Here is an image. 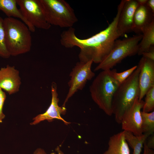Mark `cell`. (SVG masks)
<instances>
[{"mask_svg":"<svg viewBox=\"0 0 154 154\" xmlns=\"http://www.w3.org/2000/svg\"><path fill=\"white\" fill-rule=\"evenodd\" d=\"M140 68L138 65L135 70L125 81L121 84L114 96L112 103L113 114L116 122L121 124L125 112L139 98L140 90L139 75Z\"/></svg>","mask_w":154,"mask_h":154,"instance_id":"obj_3","label":"cell"},{"mask_svg":"<svg viewBox=\"0 0 154 154\" xmlns=\"http://www.w3.org/2000/svg\"><path fill=\"white\" fill-rule=\"evenodd\" d=\"M51 91L52 99L50 106L45 112L39 114L33 118L34 121L30 123L31 125H36L45 120L50 122L55 119L62 120L66 124L70 123L61 116V115L66 114V109L65 107L60 106L58 105L59 99L58 98L57 85L54 82L52 83Z\"/></svg>","mask_w":154,"mask_h":154,"instance_id":"obj_10","label":"cell"},{"mask_svg":"<svg viewBox=\"0 0 154 154\" xmlns=\"http://www.w3.org/2000/svg\"><path fill=\"white\" fill-rule=\"evenodd\" d=\"M142 34V37L139 44V55L154 47V20L143 29Z\"/></svg>","mask_w":154,"mask_h":154,"instance_id":"obj_17","label":"cell"},{"mask_svg":"<svg viewBox=\"0 0 154 154\" xmlns=\"http://www.w3.org/2000/svg\"><path fill=\"white\" fill-rule=\"evenodd\" d=\"M144 102L137 98L132 106L124 114L121 124L123 131L130 132L136 136H140L142 133L141 125L142 118L141 110Z\"/></svg>","mask_w":154,"mask_h":154,"instance_id":"obj_9","label":"cell"},{"mask_svg":"<svg viewBox=\"0 0 154 154\" xmlns=\"http://www.w3.org/2000/svg\"><path fill=\"white\" fill-rule=\"evenodd\" d=\"M47 22L61 28L72 27L78 21L73 8L64 0H39Z\"/></svg>","mask_w":154,"mask_h":154,"instance_id":"obj_5","label":"cell"},{"mask_svg":"<svg viewBox=\"0 0 154 154\" xmlns=\"http://www.w3.org/2000/svg\"><path fill=\"white\" fill-rule=\"evenodd\" d=\"M141 55L143 57L154 61V47L149 51L143 52Z\"/></svg>","mask_w":154,"mask_h":154,"instance_id":"obj_25","label":"cell"},{"mask_svg":"<svg viewBox=\"0 0 154 154\" xmlns=\"http://www.w3.org/2000/svg\"><path fill=\"white\" fill-rule=\"evenodd\" d=\"M137 67V65H136L124 71L119 73L117 72L116 70H113V77L120 84L131 75L136 69Z\"/></svg>","mask_w":154,"mask_h":154,"instance_id":"obj_22","label":"cell"},{"mask_svg":"<svg viewBox=\"0 0 154 154\" xmlns=\"http://www.w3.org/2000/svg\"><path fill=\"white\" fill-rule=\"evenodd\" d=\"M17 0H0V10L7 17H15L20 19L28 27L31 32H34L35 28L23 16L17 7Z\"/></svg>","mask_w":154,"mask_h":154,"instance_id":"obj_16","label":"cell"},{"mask_svg":"<svg viewBox=\"0 0 154 154\" xmlns=\"http://www.w3.org/2000/svg\"><path fill=\"white\" fill-rule=\"evenodd\" d=\"M120 84L114 79L113 70H103L94 79L89 88L93 101L108 116L113 114L112 103Z\"/></svg>","mask_w":154,"mask_h":154,"instance_id":"obj_4","label":"cell"},{"mask_svg":"<svg viewBox=\"0 0 154 154\" xmlns=\"http://www.w3.org/2000/svg\"><path fill=\"white\" fill-rule=\"evenodd\" d=\"M124 137L127 142L133 149V154H141L144 144L149 135L143 134L140 136H136L132 133L123 131Z\"/></svg>","mask_w":154,"mask_h":154,"instance_id":"obj_18","label":"cell"},{"mask_svg":"<svg viewBox=\"0 0 154 154\" xmlns=\"http://www.w3.org/2000/svg\"><path fill=\"white\" fill-rule=\"evenodd\" d=\"M138 5L137 0H125L117 25L118 30L122 36L133 31L134 14Z\"/></svg>","mask_w":154,"mask_h":154,"instance_id":"obj_13","label":"cell"},{"mask_svg":"<svg viewBox=\"0 0 154 154\" xmlns=\"http://www.w3.org/2000/svg\"><path fill=\"white\" fill-rule=\"evenodd\" d=\"M139 5H144L146 4L147 0H137Z\"/></svg>","mask_w":154,"mask_h":154,"instance_id":"obj_29","label":"cell"},{"mask_svg":"<svg viewBox=\"0 0 154 154\" xmlns=\"http://www.w3.org/2000/svg\"><path fill=\"white\" fill-rule=\"evenodd\" d=\"M103 154H130L123 131L114 134L110 137L108 149Z\"/></svg>","mask_w":154,"mask_h":154,"instance_id":"obj_15","label":"cell"},{"mask_svg":"<svg viewBox=\"0 0 154 154\" xmlns=\"http://www.w3.org/2000/svg\"><path fill=\"white\" fill-rule=\"evenodd\" d=\"M145 96V101L142 108V111L149 113L154 111V86L151 88Z\"/></svg>","mask_w":154,"mask_h":154,"instance_id":"obj_21","label":"cell"},{"mask_svg":"<svg viewBox=\"0 0 154 154\" xmlns=\"http://www.w3.org/2000/svg\"><path fill=\"white\" fill-rule=\"evenodd\" d=\"M141 130L143 134L150 135L154 133V111L146 113L141 112Z\"/></svg>","mask_w":154,"mask_h":154,"instance_id":"obj_19","label":"cell"},{"mask_svg":"<svg viewBox=\"0 0 154 154\" xmlns=\"http://www.w3.org/2000/svg\"><path fill=\"white\" fill-rule=\"evenodd\" d=\"M10 56L5 43L3 19L0 17V57L8 58Z\"/></svg>","mask_w":154,"mask_h":154,"instance_id":"obj_20","label":"cell"},{"mask_svg":"<svg viewBox=\"0 0 154 154\" xmlns=\"http://www.w3.org/2000/svg\"><path fill=\"white\" fill-rule=\"evenodd\" d=\"M146 5L152 12L154 13V0H147Z\"/></svg>","mask_w":154,"mask_h":154,"instance_id":"obj_27","label":"cell"},{"mask_svg":"<svg viewBox=\"0 0 154 154\" xmlns=\"http://www.w3.org/2000/svg\"><path fill=\"white\" fill-rule=\"evenodd\" d=\"M6 45L10 56L29 52L32 46L31 31L23 22L11 17L3 19Z\"/></svg>","mask_w":154,"mask_h":154,"instance_id":"obj_2","label":"cell"},{"mask_svg":"<svg viewBox=\"0 0 154 154\" xmlns=\"http://www.w3.org/2000/svg\"><path fill=\"white\" fill-rule=\"evenodd\" d=\"M143 147L144 151L143 154H154V150L153 149H149L147 147L145 141Z\"/></svg>","mask_w":154,"mask_h":154,"instance_id":"obj_26","label":"cell"},{"mask_svg":"<svg viewBox=\"0 0 154 154\" xmlns=\"http://www.w3.org/2000/svg\"><path fill=\"white\" fill-rule=\"evenodd\" d=\"M138 65L140 68L138 82L141 101L147 91L154 86V61L142 56Z\"/></svg>","mask_w":154,"mask_h":154,"instance_id":"obj_11","label":"cell"},{"mask_svg":"<svg viewBox=\"0 0 154 154\" xmlns=\"http://www.w3.org/2000/svg\"><path fill=\"white\" fill-rule=\"evenodd\" d=\"M17 4L23 16L35 28L44 30L51 25L46 21L39 0H17Z\"/></svg>","mask_w":154,"mask_h":154,"instance_id":"obj_8","label":"cell"},{"mask_svg":"<svg viewBox=\"0 0 154 154\" xmlns=\"http://www.w3.org/2000/svg\"><path fill=\"white\" fill-rule=\"evenodd\" d=\"M123 5L122 3H119L116 16L104 30L91 37L82 39L76 36L74 28H68L61 34V45L66 48L74 46L79 48L80 61L86 62L92 60L93 62L99 64L110 53L116 40L122 36L118 30L117 25Z\"/></svg>","mask_w":154,"mask_h":154,"instance_id":"obj_1","label":"cell"},{"mask_svg":"<svg viewBox=\"0 0 154 154\" xmlns=\"http://www.w3.org/2000/svg\"><path fill=\"white\" fill-rule=\"evenodd\" d=\"M6 98V95L5 92L0 88V123L2 122L3 120L5 117V115L3 112V109Z\"/></svg>","mask_w":154,"mask_h":154,"instance_id":"obj_23","label":"cell"},{"mask_svg":"<svg viewBox=\"0 0 154 154\" xmlns=\"http://www.w3.org/2000/svg\"><path fill=\"white\" fill-rule=\"evenodd\" d=\"M154 13L146 5H138L134 16L133 31L136 34L142 33L143 29L154 20Z\"/></svg>","mask_w":154,"mask_h":154,"instance_id":"obj_14","label":"cell"},{"mask_svg":"<svg viewBox=\"0 0 154 154\" xmlns=\"http://www.w3.org/2000/svg\"><path fill=\"white\" fill-rule=\"evenodd\" d=\"M19 72L8 65L0 69V88L11 95L18 92L21 84Z\"/></svg>","mask_w":154,"mask_h":154,"instance_id":"obj_12","label":"cell"},{"mask_svg":"<svg viewBox=\"0 0 154 154\" xmlns=\"http://www.w3.org/2000/svg\"><path fill=\"white\" fill-rule=\"evenodd\" d=\"M147 147L149 149H154V134L153 133L148 137L145 141Z\"/></svg>","mask_w":154,"mask_h":154,"instance_id":"obj_24","label":"cell"},{"mask_svg":"<svg viewBox=\"0 0 154 154\" xmlns=\"http://www.w3.org/2000/svg\"><path fill=\"white\" fill-rule=\"evenodd\" d=\"M56 151L57 152L58 154H64L63 153L60 149L59 147H57L56 149ZM51 154H56L55 153H52Z\"/></svg>","mask_w":154,"mask_h":154,"instance_id":"obj_30","label":"cell"},{"mask_svg":"<svg viewBox=\"0 0 154 154\" xmlns=\"http://www.w3.org/2000/svg\"><path fill=\"white\" fill-rule=\"evenodd\" d=\"M33 154H47V153L43 149L39 148L36 149Z\"/></svg>","mask_w":154,"mask_h":154,"instance_id":"obj_28","label":"cell"},{"mask_svg":"<svg viewBox=\"0 0 154 154\" xmlns=\"http://www.w3.org/2000/svg\"><path fill=\"white\" fill-rule=\"evenodd\" d=\"M142 34L123 39H117L106 57L95 68L94 71L111 70L124 58L138 54Z\"/></svg>","mask_w":154,"mask_h":154,"instance_id":"obj_6","label":"cell"},{"mask_svg":"<svg viewBox=\"0 0 154 154\" xmlns=\"http://www.w3.org/2000/svg\"><path fill=\"white\" fill-rule=\"evenodd\" d=\"M93 62L91 60L86 62H77L72 68L69 76L70 79L68 82L69 89L62 105L65 107L69 100L78 90H82L86 82L91 80L95 74L91 70Z\"/></svg>","mask_w":154,"mask_h":154,"instance_id":"obj_7","label":"cell"}]
</instances>
